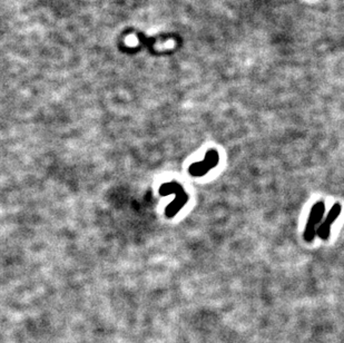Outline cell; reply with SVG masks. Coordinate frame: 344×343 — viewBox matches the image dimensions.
<instances>
[{"label": "cell", "instance_id": "cell-3", "mask_svg": "<svg viewBox=\"0 0 344 343\" xmlns=\"http://www.w3.org/2000/svg\"><path fill=\"white\" fill-rule=\"evenodd\" d=\"M210 168L208 167V165L204 162V163H197V164H195L193 165L190 168V172H191V175H202V174H205V172L207 171V169Z\"/></svg>", "mask_w": 344, "mask_h": 343}, {"label": "cell", "instance_id": "cell-2", "mask_svg": "<svg viewBox=\"0 0 344 343\" xmlns=\"http://www.w3.org/2000/svg\"><path fill=\"white\" fill-rule=\"evenodd\" d=\"M340 213H341V205H340V204H334V206L331 208V211L329 213L328 219L325 220V222L321 225L319 229H317V234H319V236L321 238H323V240L329 238L331 224H332L334 221L338 219Z\"/></svg>", "mask_w": 344, "mask_h": 343}, {"label": "cell", "instance_id": "cell-1", "mask_svg": "<svg viewBox=\"0 0 344 343\" xmlns=\"http://www.w3.org/2000/svg\"><path fill=\"white\" fill-rule=\"evenodd\" d=\"M323 213H324V204L322 202L315 204L314 207L312 208L310 219H308V222H307L306 231V233H304V237H306V240L307 242L312 241L313 237H314L315 225L321 221Z\"/></svg>", "mask_w": 344, "mask_h": 343}]
</instances>
